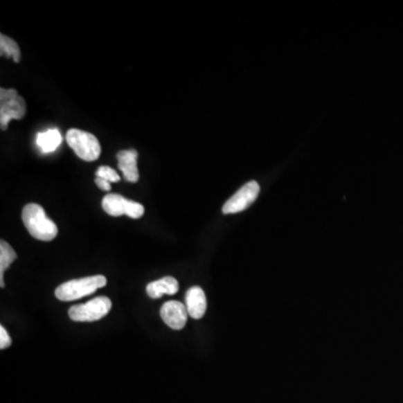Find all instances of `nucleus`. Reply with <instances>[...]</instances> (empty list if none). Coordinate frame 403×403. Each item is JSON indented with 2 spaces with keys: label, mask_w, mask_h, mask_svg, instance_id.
<instances>
[{
  "label": "nucleus",
  "mask_w": 403,
  "mask_h": 403,
  "mask_svg": "<svg viewBox=\"0 0 403 403\" xmlns=\"http://www.w3.org/2000/svg\"><path fill=\"white\" fill-rule=\"evenodd\" d=\"M24 225L33 238L41 241H52L59 233V229L50 217H47L41 205L30 203L21 212Z\"/></svg>",
  "instance_id": "nucleus-1"
},
{
  "label": "nucleus",
  "mask_w": 403,
  "mask_h": 403,
  "mask_svg": "<svg viewBox=\"0 0 403 403\" xmlns=\"http://www.w3.org/2000/svg\"><path fill=\"white\" fill-rule=\"evenodd\" d=\"M107 285V278L105 276L97 275L91 277L74 279L66 281L57 287L55 290V297L61 301H73L92 295L100 288Z\"/></svg>",
  "instance_id": "nucleus-2"
},
{
  "label": "nucleus",
  "mask_w": 403,
  "mask_h": 403,
  "mask_svg": "<svg viewBox=\"0 0 403 403\" xmlns=\"http://www.w3.org/2000/svg\"><path fill=\"white\" fill-rule=\"evenodd\" d=\"M66 141L76 156L83 161H97L101 154V145L98 138L90 132L80 129H70L66 134Z\"/></svg>",
  "instance_id": "nucleus-3"
},
{
  "label": "nucleus",
  "mask_w": 403,
  "mask_h": 403,
  "mask_svg": "<svg viewBox=\"0 0 403 403\" xmlns=\"http://www.w3.org/2000/svg\"><path fill=\"white\" fill-rule=\"evenodd\" d=\"M26 114L25 100L18 94L15 89L0 90V126L1 130H7L12 120L23 119Z\"/></svg>",
  "instance_id": "nucleus-4"
},
{
  "label": "nucleus",
  "mask_w": 403,
  "mask_h": 403,
  "mask_svg": "<svg viewBox=\"0 0 403 403\" xmlns=\"http://www.w3.org/2000/svg\"><path fill=\"white\" fill-rule=\"evenodd\" d=\"M111 308L112 301L108 297L101 296L87 304L71 307L69 316L73 321H97L108 315Z\"/></svg>",
  "instance_id": "nucleus-5"
},
{
  "label": "nucleus",
  "mask_w": 403,
  "mask_h": 403,
  "mask_svg": "<svg viewBox=\"0 0 403 403\" xmlns=\"http://www.w3.org/2000/svg\"><path fill=\"white\" fill-rule=\"evenodd\" d=\"M102 208L111 217L127 215L132 219H141L145 213V208L141 203L125 199L118 194H107L102 199Z\"/></svg>",
  "instance_id": "nucleus-6"
},
{
  "label": "nucleus",
  "mask_w": 403,
  "mask_h": 403,
  "mask_svg": "<svg viewBox=\"0 0 403 403\" xmlns=\"http://www.w3.org/2000/svg\"><path fill=\"white\" fill-rule=\"evenodd\" d=\"M260 193V186L257 181H249L243 185L237 193L225 202L223 205V214H235L247 210L252 205Z\"/></svg>",
  "instance_id": "nucleus-7"
},
{
  "label": "nucleus",
  "mask_w": 403,
  "mask_h": 403,
  "mask_svg": "<svg viewBox=\"0 0 403 403\" xmlns=\"http://www.w3.org/2000/svg\"><path fill=\"white\" fill-rule=\"evenodd\" d=\"M186 306L181 301H170L161 307V317L172 330H181L185 328L188 317Z\"/></svg>",
  "instance_id": "nucleus-8"
},
{
  "label": "nucleus",
  "mask_w": 403,
  "mask_h": 403,
  "mask_svg": "<svg viewBox=\"0 0 403 403\" xmlns=\"http://www.w3.org/2000/svg\"><path fill=\"white\" fill-rule=\"evenodd\" d=\"M185 306L188 315L193 319H201L206 313L208 301L204 290L201 287L194 286L187 290L185 296Z\"/></svg>",
  "instance_id": "nucleus-9"
},
{
  "label": "nucleus",
  "mask_w": 403,
  "mask_h": 403,
  "mask_svg": "<svg viewBox=\"0 0 403 403\" xmlns=\"http://www.w3.org/2000/svg\"><path fill=\"white\" fill-rule=\"evenodd\" d=\"M118 167L123 172V179L130 183L139 181L137 159L138 152L134 150H121L117 154Z\"/></svg>",
  "instance_id": "nucleus-10"
},
{
  "label": "nucleus",
  "mask_w": 403,
  "mask_h": 403,
  "mask_svg": "<svg viewBox=\"0 0 403 403\" xmlns=\"http://www.w3.org/2000/svg\"><path fill=\"white\" fill-rule=\"evenodd\" d=\"M179 290V281L174 277H164L159 280L152 281L147 285V295L150 298L159 299L164 295H175Z\"/></svg>",
  "instance_id": "nucleus-11"
},
{
  "label": "nucleus",
  "mask_w": 403,
  "mask_h": 403,
  "mask_svg": "<svg viewBox=\"0 0 403 403\" xmlns=\"http://www.w3.org/2000/svg\"><path fill=\"white\" fill-rule=\"evenodd\" d=\"M62 136L57 129H48L37 134V145L43 152H52L61 145Z\"/></svg>",
  "instance_id": "nucleus-12"
},
{
  "label": "nucleus",
  "mask_w": 403,
  "mask_h": 403,
  "mask_svg": "<svg viewBox=\"0 0 403 403\" xmlns=\"http://www.w3.org/2000/svg\"><path fill=\"white\" fill-rule=\"evenodd\" d=\"M17 254L14 251V249L9 246L6 241L1 240L0 242V287L3 288L5 283H3V274L6 271L9 266L16 260Z\"/></svg>",
  "instance_id": "nucleus-13"
},
{
  "label": "nucleus",
  "mask_w": 403,
  "mask_h": 403,
  "mask_svg": "<svg viewBox=\"0 0 403 403\" xmlns=\"http://www.w3.org/2000/svg\"><path fill=\"white\" fill-rule=\"evenodd\" d=\"M0 54L1 56L10 57L16 63L21 61V48L18 46L17 43L12 38L3 35V34L0 35Z\"/></svg>",
  "instance_id": "nucleus-14"
},
{
  "label": "nucleus",
  "mask_w": 403,
  "mask_h": 403,
  "mask_svg": "<svg viewBox=\"0 0 403 403\" xmlns=\"http://www.w3.org/2000/svg\"><path fill=\"white\" fill-rule=\"evenodd\" d=\"M96 175H97L98 179H105L109 183H116V181H120L119 174L109 166H100Z\"/></svg>",
  "instance_id": "nucleus-15"
},
{
  "label": "nucleus",
  "mask_w": 403,
  "mask_h": 403,
  "mask_svg": "<svg viewBox=\"0 0 403 403\" xmlns=\"http://www.w3.org/2000/svg\"><path fill=\"white\" fill-rule=\"evenodd\" d=\"M12 345V339L3 326H0V348L5 350Z\"/></svg>",
  "instance_id": "nucleus-16"
},
{
  "label": "nucleus",
  "mask_w": 403,
  "mask_h": 403,
  "mask_svg": "<svg viewBox=\"0 0 403 403\" xmlns=\"http://www.w3.org/2000/svg\"><path fill=\"white\" fill-rule=\"evenodd\" d=\"M96 184L99 187L100 190H105V192H109L111 190V184L109 181H105L102 179H96Z\"/></svg>",
  "instance_id": "nucleus-17"
}]
</instances>
